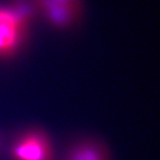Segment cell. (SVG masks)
I'll use <instances>...</instances> for the list:
<instances>
[{
    "label": "cell",
    "mask_w": 160,
    "mask_h": 160,
    "mask_svg": "<svg viewBox=\"0 0 160 160\" xmlns=\"http://www.w3.org/2000/svg\"><path fill=\"white\" fill-rule=\"evenodd\" d=\"M63 160H110V152L101 141L82 138L70 145Z\"/></svg>",
    "instance_id": "obj_4"
},
{
    "label": "cell",
    "mask_w": 160,
    "mask_h": 160,
    "mask_svg": "<svg viewBox=\"0 0 160 160\" xmlns=\"http://www.w3.org/2000/svg\"><path fill=\"white\" fill-rule=\"evenodd\" d=\"M13 160H53L50 137L41 129L30 128L17 136L10 147Z\"/></svg>",
    "instance_id": "obj_2"
},
{
    "label": "cell",
    "mask_w": 160,
    "mask_h": 160,
    "mask_svg": "<svg viewBox=\"0 0 160 160\" xmlns=\"http://www.w3.org/2000/svg\"><path fill=\"white\" fill-rule=\"evenodd\" d=\"M37 12L58 30H67L77 24L82 15V0H31Z\"/></svg>",
    "instance_id": "obj_3"
},
{
    "label": "cell",
    "mask_w": 160,
    "mask_h": 160,
    "mask_svg": "<svg viewBox=\"0 0 160 160\" xmlns=\"http://www.w3.org/2000/svg\"><path fill=\"white\" fill-rule=\"evenodd\" d=\"M35 12L32 2L0 7V58L12 57L19 51Z\"/></svg>",
    "instance_id": "obj_1"
}]
</instances>
